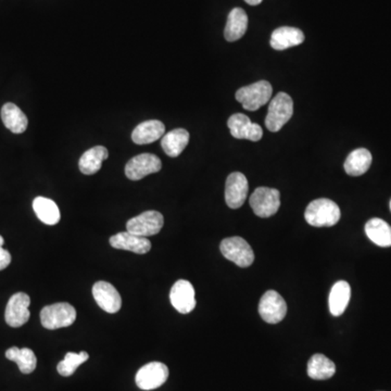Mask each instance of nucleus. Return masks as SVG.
<instances>
[{
  "instance_id": "1",
  "label": "nucleus",
  "mask_w": 391,
  "mask_h": 391,
  "mask_svg": "<svg viewBox=\"0 0 391 391\" xmlns=\"http://www.w3.org/2000/svg\"><path fill=\"white\" fill-rule=\"evenodd\" d=\"M342 212L336 202L326 198L313 200L305 210V218L310 225L330 228L340 222Z\"/></svg>"
},
{
  "instance_id": "2",
  "label": "nucleus",
  "mask_w": 391,
  "mask_h": 391,
  "mask_svg": "<svg viewBox=\"0 0 391 391\" xmlns=\"http://www.w3.org/2000/svg\"><path fill=\"white\" fill-rule=\"evenodd\" d=\"M294 114V102L286 93H278L271 100L268 114L265 118V127L269 131H278L292 119Z\"/></svg>"
},
{
  "instance_id": "3",
  "label": "nucleus",
  "mask_w": 391,
  "mask_h": 391,
  "mask_svg": "<svg viewBox=\"0 0 391 391\" xmlns=\"http://www.w3.org/2000/svg\"><path fill=\"white\" fill-rule=\"evenodd\" d=\"M272 85L266 81H259L248 86L241 87L236 93V100L248 111H257L270 102Z\"/></svg>"
},
{
  "instance_id": "4",
  "label": "nucleus",
  "mask_w": 391,
  "mask_h": 391,
  "mask_svg": "<svg viewBox=\"0 0 391 391\" xmlns=\"http://www.w3.org/2000/svg\"><path fill=\"white\" fill-rule=\"evenodd\" d=\"M77 319V310L67 302L47 305L40 311V322L46 330H58L69 327Z\"/></svg>"
},
{
  "instance_id": "5",
  "label": "nucleus",
  "mask_w": 391,
  "mask_h": 391,
  "mask_svg": "<svg viewBox=\"0 0 391 391\" xmlns=\"http://www.w3.org/2000/svg\"><path fill=\"white\" fill-rule=\"evenodd\" d=\"M222 255L230 262L235 263L241 268H248L255 261V253L253 248L244 238L230 237L222 241L220 246Z\"/></svg>"
},
{
  "instance_id": "6",
  "label": "nucleus",
  "mask_w": 391,
  "mask_h": 391,
  "mask_svg": "<svg viewBox=\"0 0 391 391\" xmlns=\"http://www.w3.org/2000/svg\"><path fill=\"white\" fill-rule=\"evenodd\" d=\"M280 191L269 187H259L251 195V208L259 218H270L280 207Z\"/></svg>"
},
{
  "instance_id": "7",
  "label": "nucleus",
  "mask_w": 391,
  "mask_h": 391,
  "mask_svg": "<svg viewBox=\"0 0 391 391\" xmlns=\"http://www.w3.org/2000/svg\"><path fill=\"white\" fill-rule=\"evenodd\" d=\"M164 224L163 216L158 211L150 210L131 218L127 223L129 233L141 237L157 235Z\"/></svg>"
},
{
  "instance_id": "8",
  "label": "nucleus",
  "mask_w": 391,
  "mask_h": 391,
  "mask_svg": "<svg viewBox=\"0 0 391 391\" xmlns=\"http://www.w3.org/2000/svg\"><path fill=\"white\" fill-rule=\"evenodd\" d=\"M259 314L264 322L278 324L287 314V303L275 290H269L261 298L259 303Z\"/></svg>"
},
{
  "instance_id": "9",
  "label": "nucleus",
  "mask_w": 391,
  "mask_h": 391,
  "mask_svg": "<svg viewBox=\"0 0 391 391\" xmlns=\"http://www.w3.org/2000/svg\"><path fill=\"white\" fill-rule=\"evenodd\" d=\"M162 168V162L152 154H141L134 157L125 166V175L131 181H139L150 174L157 173Z\"/></svg>"
},
{
  "instance_id": "10",
  "label": "nucleus",
  "mask_w": 391,
  "mask_h": 391,
  "mask_svg": "<svg viewBox=\"0 0 391 391\" xmlns=\"http://www.w3.org/2000/svg\"><path fill=\"white\" fill-rule=\"evenodd\" d=\"M168 377V369L161 362H151L137 372L136 385L141 390H154L161 387Z\"/></svg>"
},
{
  "instance_id": "11",
  "label": "nucleus",
  "mask_w": 391,
  "mask_h": 391,
  "mask_svg": "<svg viewBox=\"0 0 391 391\" xmlns=\"http://www.w3.org/2000/svg\"><path fill=\"white\" fill-rule=\"evenodd\" d=\"M31 299L24 292H17L8 301L6 308L5 319L9 326L17 327L23 326L28 323L30 319Z\"/></svg>"
},
{
  "instance_id": "12",
  "label": "nucleus",
  "mask_w": 391,
  "mask_h": 391,
  "mask_svg": "<svg viewBox=\"0 0 391 391\" xmlns=\"http://www.w3.org/2000/svg\"><path fill=\"white\" fill-rule=\"evenodd\" d=\"M93 296L97 305H99L100 309L106 311V313L119 312L122 307V298L118 292L117 288L111 285L110 282H97L93 287Z\"/></svg>"
},
{
  "instance_id": "13",
  "label": "nucleus",
  "mask_w": 391,
  "mask_h": 391,
  "mask_svg": "<svg viewBox=\"0 0 391 391\" xmlns=\"http://www.w3.org/2000/svg\"><path fill=\"white\" fill-rule=\"evenodd\" d=\"M228 127L232 136L237 139L259 141L263 136L262 127L259 124L253 123L246 114H233L228 119Z\"/></svg>"
},
{
  "instance_id": "14",
  "label": "nucleus",
  "mask_w": 391,
  "mask_h": 391,
  "mask_svg": "<svg viewBox=\"0 0 391 391\" xmlns=\"http://www.w3.org/2000/svg\"><path fill=\"white\" fill-rule=\"evenodd\" d=\"M249 185L247 177L241 172L228 175L225 184V201L230 209H239L247 199Z\"/></svg>"
},
{
  "instance_id": "15",
  "label": "nucleus",
  "mask_w": 391,
  "mask_h": 391,
  "mask_svg": "<svg viewBox=\"0 0 391 391\" xmlns=\"http://www.w3.org/2000/svg\"><path fill=\"white\" fill-rule=\"evenodd\" d=\"M195 289L189 280H179L170 292L172 305L182 314L191 313L196 308Z\"/></svg>"
},
{
  "instance_id": "16",
  "label": "nucleus",
  "mask_w": 391,
  "mask_h": 391,
  "mask_svg": "<svg viewBox=\"0 0 391 391\" xmlns=\"http://www.w3.org/2000/svg\"><path fill=\"white\" fill-rule=\"evenodd\" d=\"M110 245L120 250H127L137 255H145L151 249V243L148 238L141 237L129 232L117 234L110 238Z\"/></svg>"
},
{
  "instance_id": "17",
  "label": "nucleus",
  "mask_w": 391,
  "mask_h": 391,
  "mask_svg": "<svg viewBox=\"0 0 391 391\" xmlns=\"http://www.w3.org/2000/svg\"><path fill=\"white\" fill-rule=\"evenodd\" d=\"M166 127L161 121L150 120L139 124L131 133V141L137 145H147L154 143L163 137Z\"/></svg>"
},
{
  "instance_id": "18",
  "label": "nucleus",
  "mask_w": 391,
  "mask_h": 391,
  "mask_svg": "<svg viewBox=\"0 0 391 391\" xmlns=\"http://www.w3.org/2000/svg\"><path fill=\"white\" fill-rule=\"evenodd\" d=\"M303 42H305V34L301 30L290 26H282L273 32L270 42L273 49L280 51L301 45Z\"/></svg>"
},
{
  "instance_id": "19",
  "label": "nucleus",
  "mask_w": 391,
  "mask_h": 391,
  "mask_svg": "<svg viewBox=\"0 0 391 391\" xmlns=\"http://www.w3.org/2000/svg\"><path fill=\"white\" fill-rule=\"evenodd\" d=\"M1 120L3 125L15 134L24 133L28 129V118L24 112L13 102L3 104L1 108Z\"/></svg>"
},
{
  "instance_id": "20",
  "label": "nucleus",
  "mask_w": 391,
  "mask_h": 391,
  "mask_svg": "<svg viewBox=\"0 0 391 391\" xmlns=\"http://www.w3.org/2000/svg\"><path fill=\"white\" fill-rule=\"evenodd\" d=\"M109 157V151L104 146H95L83 154L79 161V171L85 175L96 174Z\"/></svg>"
},
{
  "instance_id": "21",
  "label": "nucleus",
  "mask_w": 391,
  "mask_h": 391,
  "mask_svg": "<svg viewBox=\"0 0 391 391\" xmlns=\"http://www.w3.org/2000/svg\"><path fill=\"white\" fill-rule=\"evenodd\" d=\"M248 17L241 8H234L228 15L224 38L228 42H236L241 40L247 32Z\"/></svg>"
},
{
  "instance_id": "22",
  "label": "nucleus",
  "mask_w": 391,
  "mask_h": 391,
  "mask_svg": "<svg viewBox=\"0 0 391 391\" xmlns=\"http://www.w3.org/2000/svg\"><path fill=\"white\" fill-rule=\"evenodd\" d=\"M351 298V287L344 280H340L333 286L330 292V311L334 317L344 314Z\"/></svg>"
},
{
  "instance_id": "23",
  "label": "nucleus",
  "mask_w": 391,
  "mask_h": 391,
  "mask_svg": "<svg viewBox=\"0 0 391 391\" xmlns=\"http://www.w3.org/2000/svg\"><path fill=\"white\" fill-rule=\"evenodd\" d=\"M189 133L184 129H176L163 135L161 146L164 152L171 158H176L185 150L189 143Z\"/></svg>"
},
{
  "instance_id": "24",
  "label": "nucleus",
  "mask_w": 391,
  "mask_h": 391,
  "mask_svg": "<svg viewBox=\"0 0 391 391\" xmlns=\"http://www.w3.org/2000/svg\"><path fill=\"white\" fill-rule=\"evenodd\" d=\"M371 164V152L365 148L356 149L349 156L346 157L344 166V171L348 175H363L364 173L369 171Z\"/></svg>"
},
{
  "instance_id": "25",
  "label": "nucleus",
  "mask_w": 391,
  "mask_h": 391,
  "mask_svg": "<svg viewBox=\"0 0 391 391\" xmlns=\"http://www.w3.org/2000/svg\"><path fill=\"white\" fill-rule=\"evenodd\" d=\"M336 365L324 354H314L308 363V375L315 381H325L334 376Z\"/></svg>"
},
{
  "instance_id": "26",
  "label": "nucleus",
  "mask_w": 391,
  "mask_h": 391,
  "mask_svg": "<svg viewBox=\"0 0 391 391\" xmlns=\"http://www.w3.org/2000/svg\"><path fill=\"white\" fill-rule=\"evenodd\" d=\"M365 233L375 245L391 247V226L381 218H374L365 224Z\"/></svg>"
},
{
  "instance_id": "27",
  "label": "nucleus",
  "mask_w": 391,
  "mask_h": 391,
  "mask_svg": "<svg viewBox=\"0 0 391 391\" xmlns=\"http://www.w3.org/2000/svg\"><path fill=\"white\" fill-rule=\"evenodd\" d=\"M35 214L46 225H56L59 223L61 214L57 203L45 197H38L33 201Z\"/></svg>"
},
{
  "instance_id": "28",
  "label": "nucleus",
  "mask_w": 391,
  "mask_h": 391,
  "mask_svg": "<svg viewBox=\"0 0 391 391\" xmlns=\"http://www.w3.org/2000/svg\"><path fill=\"white\" fill-rule=\"evenodd\" d=\"M6 358L10 361L15 362L23 374H31L36 369L38 359L34 352L29 348H17L13 346L6 351Z\"/></svg>"
},
{
  "instance_id": "29",
  "label": "nucleus",
  "mask_w": 391,
  "mask_h": 391,
  "mask_svg": "<svg viewBox=\"0 0 391 391\" xmlns=\"http://www.w3.org/2000/svg\"><path fill=\"white\" fill-rule=\"evenodd\" d=\"M88 358H90V356L85 351H82L81 353L67 352V353L65 354V360L58 364V373L62 375V376H71V375L74 374V372L77 371V367H79L81 364L86 362Z\"/></svg>"
},
{
  "instance_id": "30",
  "label": "nucleus",
  "mask_w": 391,
  "mask_h": 391,
  "mask_svg": "<svg viewBox=\"0 0 391 391\" xmlns=\"http://www.w3.org/2000/svg\"><path fill=\"white\" fill-rule=\"evenodd\" d=\"M11 263V255L9 251L0 247V271L5 270Z\"/></svg>"
},
{
  "instance_id": "31",
  "label": "nucleus",
  "mask_w": 391,
  "mask_h": 391,
  "mask_svg": "<svg viewBox=\"0 0 391 391\" xmlns=\"http://www.w3.org/2000/svg\"><path fill=\"white\" fill-rule=\"evenodd\" d=\"M246 3H249L251 6L260 5L263 0H245Z\"/></svg>"
},
{
  "instance_id": "32",
  "label": "nucleus",
  "mask_w": 391,
  "mask_h": 391,
  "mask_svg": "<svg viewBox=\"0 0 391 391\" xmlns=\"http://www.w3.org/2000/svg\"><path fill=\"white\" fill-rule=\"evenodd\" d=\"M3 244H5V239H3V236H0V247H3Z\"/></svg>"
},
{
  "instance_id": "33",
  "label": "nucleus",
  "mask_w": 391,
  "mask_h": 391,
  "mask_svg": "<svg viewBox=\"0 0 391 391\" xmlns=\"http://www.w3.org/2000/svg\"><path fill=\"white\" fill-rule=\"evenodd\" d=\"M390 210H391V200H390Z\"/></svg>"
}]
</instances>
